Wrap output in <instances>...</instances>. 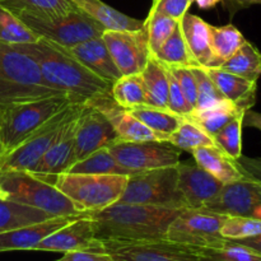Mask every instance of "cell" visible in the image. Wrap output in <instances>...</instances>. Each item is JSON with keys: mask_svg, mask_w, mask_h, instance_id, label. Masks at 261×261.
I'll return each mask as SVG.
<instances>
[{"mask_svg": "<svg viewBox=\"0 0 261 261\" xmlns=\"http://www.w3.org/2000/svg\"><path fill=\"white\" fill-rule=\"evenodd\" d=\"M167 66L168 70L173 74V76H175V79L177 81L178 86H180L182 93L185 94L189 103L195 109L196 102H198V89H196L195 75H194L190 66Z\"/></svg>", "mask_w": 261, "mask_h": 261, "instance_id": "ee69618b", "label": "cell"}, {"mask_svg": "<svg viewBox=\"0 0 261 261\" xmlns=\"http://www.w3.org/2000/svg\"><path fill=\"white\" fill-rule=\"evenodd\" d=\"M58 94L64 93L46 83L30 56L14 45L0 42V105Z\"/></svg>", "mask_w": 261, "mask_h": 261, "instance_id": "5b68a950", "label": "cell"}, {"mask_svg": "<svg viewBox=\"0 0 261 261\" xmlns=\"http://www.w3.org/2000/svg\"><path fill=\"white\" fill-rule=\"evenodd\" d=\"M195 2L198 3L201 9H211V8L216 7L218 3L223 2V0H195Z\"/></svg>", "mask_w": 261, "mask_h": 261, "instance_id": "f907efd6", "label": "cell"}, {"mask_svg": "<svg viewBox=\"0 0 261 261\" xmlns=\"http://www.w3.org/2000/svg\"><path fill=\"white\" fill-rule=\"evenodd\" d=\"M190 2H191V4H193V3H194V2H195V0H190Z\"/></svg>", "mask_w": 261, "mask_h": 261, "instance_id": "f5cc1de1", "label": "cell"}, {"mask_svg": "<svg viewBox=\"0 0 261 261\" xmlns=\"http://www.w3.org/2000/svg\"><path fill=\"white\" fill-rule=\"evenodd\" d=\"M14 46L37 64L46 83L60 93L79 102L111 94V83L92 73L56 43L38 38L36 42Z\"/></svg>", "mask_w": 261, "mask_h": 261, "instance_id": "7a4b0ae2", "label": "cell"}, {"mask_svg": "<svg viewBox=\"0 0 261 261\" xmlns=\"http://www.w3.org/2000/svg\"><path fill=\"white\" fill-rule=\"evenodd\" d=\"M140 75L144 84L145 105L167 109L168 78L166 66L150 55Z\"/></svg>", "mask_w": 261, "mask_h": 261, "instance_id": "4316f807", "label": "cell"}, {"mask_svg": "<svg viewBox=\"0 0 261 261\" xmlns=\"http://www.w3.org/2000/svg\"><path fill=\"white\" fill-rule=\"evenodd\" d=\"M244 125L245 126L255 127L261 132V112L252 111L251 109L246 110L244 115Z\"/></svg>", "mask_w": 261, "mask_h": 261, "instance_id": "c3c4849f", "label": "cell"}, {"mask_svg": "<svg viewBox=\"0 0 261 261\" xmlns=\"http://www.w3.org/2000/svg\"><path fill=\"white\" fill-rule=\"evenodd\" d=\"M111 96L120 107L129 110L145 103L144 84L140 74L122 75L112 84Z\"/></svg>", "mask_w": 261, "mask_h": 261, "instance_id": "e575fe53", "label": "cell"}, {"mask_svg": "<svg viewBox=\"0 0 261 261\" xmlns=\"http://www.w3.org/2000/svg\"><path fill=\"white\" fill-rule=\"evenodd\" d=\"M102 38L121 75L142 73L150 58L144 25L138 31L105 30Z\"/></svg>", "mask_w": 261, "mask_h": 261, "instance_id": "4fadbf2b", "label": "cell"}, {"mask_svg": "<svg viewBox=\"0 0 261 261\" xmlns=\"http://www.w3.org/2000/svg\"><path fill=\"white\" fill-rule=\"evenodd\" d=\"M69 173H89V175H122L132 176L134 172L120 165L109 148H101L87 155L69 167Z\"/></svg>", "mask_w": 261, "mask_h": 261, "instance_id": "f546056e", "label": "cell"}, {"mask_svg": "<svg viewBox=\"0 0 261 261\" xmlns=\"http://www.w3.org/2000/svg\"><path fill=\"white\" fill-rule=\"evenodd\" d=\"M82 102L69 105L60 112L51 117L46 124H43L40 129L36 130L32 135L27 138L22 144L18 145L15 149L8 153L5 157L0 160V172L3 171H31L38 165L45 153L53 144L59 132L64 126L69 117L73 115L76 107Z\"/></svg>", "mask_w": 261, "mask_h": 261, "instance_id": "8fae6325", "label": "cell"}, {"mask_svg": "<svg viewBox=\"0 0 261 261\" xmlns=\"http://www.w3.org/2000/svg\"><path fill=\"white\" fill-rule=\"evenodd\" d=\"M190 0H153L152 9L162 14L181 20L190 8Z\"/></svg>", "mask_w": 261, "mask_h": 261, "instance_id": "f6af8a7d", "label": "cell"}, {"mask_svg": "<svg viewBox=\"0 0 261 261\" xmlns=\"http://www.w3.org/2000/svg\"><path fill=\"white\" fill-rule=\"evenodd\" d=\"M241 112H245V110L237 107L231 101H227L217 106L208 107V109L193 110V112L186 116V119L195 122L206 134L213 138L224 125L228 124L233 117H236Z\"/></svg>", "mask_w": 261, "mask_h": 261, "instance_id": "4dcf8cb0", "label": "cell"}, {"mask_svg": "<svg viewBox=\"0 0 261 261\" xmlns=\"http://www.w3.org/2000/svg\"><path fill=\"white\" fill-rule=\"evenodd\" d=\"M191 154L199 167L213 175L224 185L245 177L237 161L232 160L221 148L216 145L196 148L191 150Z\"/></svg>", "mask_w": 261, "mask_h": 261, "instance_id": "603a6c76", "label": "cell"}, {"mask_svg": "<svg viewBox=\"0 0 261 261\" xmlns=\"http://www.w3.org/2000/svg\"><path fill=\"white\" fill-rule=\"evenodd\" d=\"M127 111L137 117L140 122L149 127L160 138L161 142H167L168 135L177 130L184 117L171 112L168 109H160V107L149 106V105H138L132 107Z\"/></svg>", "mask_w": 261, "mask_h": 261, "instance_id": "484cf974", "label": "cell"}, {"mask_svg": "<svg viewBox=\"0 0 261 261\" xmlns=\"http://www.w3.org/2000/svg\"><path fill=\"white\" fill-rule=\"evenodd\" d=\"M245 112L237 115L228 124L224 125L213 137L217 147L221 148L232 160H239L242 155V126Z\"/></svg>", "mask_w": 261, "mask_h": 261, "instance_id": "ab89813d", "label": "cell"}, {"mask_svg": "<svg viewBox=\"0 0 261 261\" xmlns=\"http://www.w3.org/2000/svg\"><path fill=\"white\" fill-rule=\"evenodd\" d=\"M76 9L101 23L106 30L138 31L144 23L110 7L102 0H69Z\"/></svg>", "mask_w": 261, "mask_h": 261, "instance_id": "d4e9b609", "label": "cell"}, {"mask_svg": "<svg viewBox=\"0 0 261 261\" xmlns=\"http://www.w3.org/2000/svg\"><path fill=\"white\" fill-rule=\"evenodd\" d=\"M181 31L189 51L200 66H213L214 56L212 54L209 40V23L191 13H186L180 20Z\"/></svg>", "mask_w": 261, "mask_h": 261, "instance_id": "cb8c5ba5", "label": "cell"}, {"mask_svg": "<svg viewBox=\"0 0 261 261\" xmlns=\"http://www.w3.org/2000/svg\"><path fill=\"white\" fill-rule=\"evenodd\" d=\"M242 3H247V4H261V0H240Z\"/></svg>", "mask_w": 261, "mask_h": 261, "instance_id": "816d5d0a", "label": "cell"}, {"mask_svg": "<svg viewBox=\"0 0 261 261\" xmlns=\"http://www.w3.org/2000/svg\"><path fill=\"white\" fill-rule=\"evenodd\" d=\"M56 261H114V259L101 251L79 250V251L64 252L63 257Z\"/></svg>", "mask_w": 261, "mask_h": 261, "instance_id": "bcb514c9", "label": "cell"}, {"mask_svg": "<svg viewBox=\"0 0 261 261\" xmlns=\"http://www.w3.org/2000/svg\"><path fill=\"white\" fill-rule=\"evenodd\" d=\"M143 23H144V30L147 32L150 55H153L166 42V40L172 35L180 20L162 14L160 12H155L154 9L150 8L147 19Z\"/></svg>", "mask_w": 261, "mask_h": 261, "instance_id": "8d00e7d4", "label": "cell"}, {"mask_svg": "<svg viewBox=\"0 0 261 261\" xmlns=\"http://www.w3.org/2000/svg\"><path fill=\"white\" fill-rule=\"evenodd\" d=\"M93 251L110 255L114 261H199V247L167 239L149 241H98Z\"/></svg>", "mask_w": 261, "mask_h": 261, "instance_id": "30bf717a", "label": "cell"}, {"mask_svg": "<svg viewBox=\"0 0 261 261\" xmlns=\"http://www.w3.org/2000/svg\"><path fill=\"white\" fill-rule=\"evenodd\" d=\"M98 240L94 237L92 221L88 217L81 216L42 240L35 250L64 254L79 250H93Z\"/></svg>", "mask_w": 261, "mask_h": 261, "instance_id": "2e32d148", "label": "cell"}, {"mask_svg": "<svg viewBox=\"0 0 261 261\" xmlns=\"http://www.w3.org/2000/svg\"><path fill=\"white\" fill-rule=\"evenodd\" d=\"M166 143H170L173 147L188 150V152L200 147H212V145L217 147L216 142L211 135L206 134L200 126L186 117H184V121L181 122L177 130L168 135Z\"/></svg>", "mask_w": 261, "mask_h": 261, "instance_id": "d590c367", "label": "cell"}, {"mask_svg": "<svg viewBox=\"0 0 261 261\" xmlns=\"http://www.w3.org/2000/svg\"><path fill=\"white\" fill-rule=\"evenodd\" d=\"M190 68L195 75L196 89H198V102L194 110L208 109L228 101L217 88L204 66H190Z\"/></svg>", "mask_w": 261, "mask_h": 261, "instance_id": "60d3db41", "label": "cell"}, {"mask_svg": "<svg viewBox=\"0 0 261 261\" xmlns=\"http://www.w3.org/2000/svg\"><path fill=\"white\" fill-rule=\"evenodd\" d=\"M199 261H261V254L227 240L219 247H201L198 251Z\"/></svg>", "mask_w": 261, "mask_h": 261, "instance_id": "f35d334b", "label": "cell"}, {"mask_svg": "<svg viewBox=\"0 0 261 261\" xmlns=\"http://www.w3.org/2000/svg\"><path fill=\"white\" fill-rule=\"evenodd\" d=\"M91 102L106 115L120 142H161L153 130L145 126L127 110L120 107L111 94L96 97Z\"/></svg>", "mask_w": 261, "mask_h": 261, "instance_id": "d6986e66", "label": "cell"}, {"mask_svg": "<svg viewBox=\"0 0 261 261\" xmlns=\"http://www.w3.org/2000/svg\"><path fill=\"white\" fill-rule=\"evenodd\" d=\"M66 94L0 105V160L22 144L58 112L75 103Z\"/></svg>", "mask_w": 261, "mask_h": 261, "instance_id": "3957f363", "label": "cell"}, {"mask_svg": "<svg viewBox=\"0 0 261 261\" xmlns=\"http://www.w3.org/2000/svg\"><path fill=\"white\" fill-rule=\"evenodd\" d=\"M38 38L63 47H71L89 38L102 36L106 28L79 9L55 15H17Z\"/></svg>", "mask_w": 261, "mask_h": 261, "instance_id": "ba28073f", "label": "cell"}, {"mask_svg": "<svg viewBox=\"0 0 261 261\" xmlns=\"http://www.w3.org/2000/svg\"><path fill=\"white\" fill-rule=\"evenodd\" d=\"M152 56H154L162 64L170 66H200L189 51L182 31H181L180 23L173 31L172 35L166 40V42Z\"/></svg>", "mask_w": 261, "mask_h": 261, "instance_id": "d6a6232c", "label": "cell"}, {"mask_svg": "<svg viewBox=\"0 0 261 261\" xmlns=\"http://www.w3.org/2000/svg\"><path fill=\"white\" fill-rule=\"evenodd\" d=\"M0 198L40 209L53 217H81L61 191L28 171L0 172Z\"/></svg>", "mask_w": 261, "mask_h": 261, "instance_id": "8992f818", "label": "cell"}, {"mask_svg": "<svg viewBox=\"0 0 261 261\" xmlns=\"http://www.w3.org/2000/svg\"><path fill=\"white\" fill-rule=\"evenodd\" d=\"M60 47L71 58L79 61L82 65L89 69L92 73L109 83L114 84L120 76H122L116 64L112 60L102 36L89 38V40L76 43L71 47H63V46Z\"/></svg>", "mask_w": 261, "mask_h": 261, "instance_id": "ffe728a7", "label": "cell"}, {"mask_svg": "<svg viewBox=\"0 0 261 261\" xmlns=\"http://www.w3.org/2000/svg\"><path fill=\"white\" fill-rule=\"evenodd\" d=\"M116 142L119 138L106 115L91 101L84 102L74 137L75 162L101 148L111 147Z\"/></svg>", "mask_w": 261, "mask_h": 261, "instance_id": "5bb4252c", "label": "cell"}, {"mask_svg": "<svg viewBox=\"0 0 261 261\" xmlns=\"http://www.w3.org/2000/svg\"><path fill=\"white\" fill-rule=\"evenodd\" d=\"M209 40H211L212 54L214 56L213 66L211 68H218L222 63H224L239 50L246 38L233 24H226L221 27L209 24Z\"/></svg>", "mask_w": 261, "mask_h": 261, "instance_id": "f1b7e54d", "label": "cell"}, {"mask_svg": "<svg viewBox=\"0 0 261 261\" xmlns=\"http://www.w3.org/2000/svg\"><path fill=\"white\" fill-rule=\"evenodd\" d=\"M163 65H165V64H163ZM166 70H167V78H168L167 109L170 110L171 112H173V114L180 115V116L182 117L189 116V115L193 112L194 107L189 103L185 94L182 93L180 86H178L177 81L175 79L173 74L168 70L167 66H166Z\"/></svg>", "mask_w": 261, "mask_h": 261, "instance_id": "7bdbcfd3", "label": "cell"}, {"mask_svg": "<svg viewBox=\"0 0 261 261\" xmlns=\"http://www.w3.org/2000/svg\"><path fill=\"white\" fill-rule=\"evenodd\" d=\"M115 160L134 173L163 167H175L180 161L178 148L163 142H116L109 147Z\"/></svg>", "mask_w": 261, "mask_h": 261, "instance_id": "7c38bea8", "label": "cell"}, {"mask_svg": "<svg viewBox=\"0 0 261 261\" xmlns=\"http://www.w3.org/2000/svg\"><path fill=\"white\" fill-rule=\"evenodd\" d=\"M231 241L237 242L240 245H244V246L249 247V249L254 250V251L261 254V234L257 236L249 237V239H242V240H231Z\"/></svg>", "mask_w": 261, "mask_h": 261, "instance_id": "681fc988", "label": "cell"}, {"mask_svg": "<svg viewBox=\"0 0 261 261\" xmlns=\"http://www.w3.org/2000/svg\"><path fill=\"white\" fill-rule=\"evenodd\" d=\"M119 201L175 209L188 208L178 189L177 166L142 171L129 176Z\"/></svg>", "mask_w": 261, "mask_h": 261, "instance_id": "52a82bcc", "label": "cell"}, {"mask_svg": "<svg viewBox=\"0 0 261 261\" xmlns=\"http://www.w3.org/2000/svg\"><path fill=\"white\" fill-rule=\"evenodd\" d=\"M37 40V36L17 15L0 4V42L22 45L36 42Z\"/></svg>", "mask_w": 261, "mask_h": 261, "instance_id": "74e56055", "label": "cell"}, {"mask_svg": "<svg viewBox=\"0 0 261 261\" xmlns=\"http://www.w3.org/2000/svg\"><path fill=\"white\" fill-rule=\"evenodd\" d=\"M178 189L182 193L188 208L201 209L216 198L224 184L217 180L198 165L178 163Z\"/></svg>", "mask_w": 261, "mask_h": 261, "instance_id": "e0dca14e", "label": "cell"}, {"mask_svg": "<svg viewBox=\"0 0 261 261\" xmlns=\"http://www.w3.org/2000/svg\"><path fill=\"white\" fill-rule=\"evenodd\" d=\"M245 176L261 181V158L240 157L236 160Z\"/></svg>", "mask_w": 261, "mask_h": 261, "instance_id": "7dc6e473", "label": "cell"}, {"mask_svg": "<svg viewBox=\"0 0 261 261\" xmlns=\"http://www.w3.org/2000/svg\"><path fill=\"white\" fill-rule=\"evenodd\" d=\"M228 73L257 82L261 75V53L250 41H245L239 50L218 66Z\"/></svg>", "mask_w": 261, "mask_h": 261, "instance_id": "83f0119b", "label": "cell"}, {"mask_svg": "<svg viewBox=\"0 0 261 261\" xmlns=\"http://www.w3.org/2000/svg\"><path fill=\"white\" fill-rule=\"evenodd\" d=\"M212 81L228 101L241 110H250L256 102L257 82L242 78L219 68L204 66Z\"/></svg>", "mask_w": 261, "mask_h": 261, "instance_id": "7402d4cb", "label": "cell"}, {"mask_svg": "<svg viewBox=\"0 0 261 261\" xmlns=\"http://www.w3.org/2000/svg\"><path fill=\"white\" fill-rule=\"evenodd\" d=\"M228 216L206 209L185 208L176 217L167 229L166 239L193 247H219L227 240L221 228Z\"/></svg>", "mask_w": 261, "mask_h": 261, "instance_id": "9c48e42d", "label": "cell"}, {"mask_svg": "<svg viewBox=\"0 0 261 261\" xmlns=\"http://www.w3.org/2000/svg\"><path fill=\"white\" fill-rule=\"evenodd\" d=\"M182 209L117 203L83 214L93 223L98 241H149L166 239L167 229Z\"/></svg>", "mask_w": 261, "mask_h": 261, "instance_id": "6da1fadb", "label": "cell"}, {"mask_svg": "<svg viewBox=\"0 0 261 261\" xmlns=\"http://www.w3.org/2000/svg\"><path fill=\"white\" fill-rule=\"evenodd\" d=\"M76 217H53L46 221L27 224L0 233V252L35 250L42 240L60 229Z\"/></svg>", "mask_w": 261, "mask_h": 261, "instance_id": "44dd1931", "label": "cell"}, {"mask_svg": "<svg viewBox=\"0 0 261 261\" xmlns=\"http://www.w3.org/2000/svg\"><path fill=\"white\" fill-rule=\"evenodd\" d=\"M58 189L73 203L81 216L102 211L121 198L129 176L89 173H33Z\"/></svg>", "mask_w": 261, "mask_h": 261, "instance_id": "277c9868", "label": "cell"}, {"mask_svg": "<svg viewBox=\"0 0 261 261\" xmlns=\"http://www.w3.org/2000/svg\"><path fill=\"white\" fill-rule=\"evenodd\" d=\"M261 206V181L245 176L241 180L223 185L218 195L201 209L228 217L255 218Z\"/></svg>", "mask_w": 261, "mask_h": 261, "instance_id": "9a60e30c", "label": "cell"}, {"mask_svg": "<svg viewBox=\"0 0 261 261\" xmlns=\"http://www.w3.org/2000/svg\"><path fill=\"white\" fill-rule=\"evenodd\" d=\"M53 218V216L14 201L0 198V233Z\"/></svg>", "mask_w": 261, "mask_h": 261, "instance_id": "1f68e13d", "label": "cell"}, {"mask_svg": "<svg viewBox=\"0 0 261 261\" xmlns=\"http://www.w3.org/2000/svg\"><path fill=\"white\" fill-rule=\"evenodd\" d=\"M226 240H242L261 234V219L251 217H228L221 228Z\"/></svg>", "mask_w": 261, "mask_h": 261, "instance_id": "b9f144b4", "label": "cell"}, {"mask_svg": "<svg viewBox=\"0 0 261 261\" xmlns=\"http://www.w3.org/2000/svg\"><path fill=\"white\" fill-rule=\"evenodd\" d=\"M0 4L15 15H55L76 9L69 0H0Z\"/></svg>", "mask_w": 261, "mask_h": 261, "instance_id": "836d02e7", "label": "cell"}, {"mask_svg": "<svg viewBox=\"0 0 261 261\" xmlns=\"http://www.w3.org/2000/svg\"><path fill=\"white\" fill-rule=\"evenodd\" d=\"M83 105L84 102H82L76 107L73 115L60 129L58 137L45 153L42 160L31 171V173H63L66 172L73 163H75L74 137H75L76 122H78Z\"/></svg>", "mask_w": 261, "mask_h": 261, "instance_id": "ac0fdd59", "label": "cell"}]
</instances>
